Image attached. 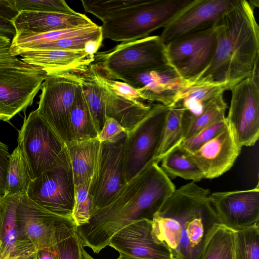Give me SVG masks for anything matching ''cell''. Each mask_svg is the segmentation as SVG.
<instances>
[{
	"label": "cell",
	"mask_w": 259,
	"mask_h": 259,
	"mask_svg": "<svg viewBox=\"0 0 259 259\" xmlns=\"http://www.w3.org/2000/svg\"><path fill=\"white\" fill-rule=\"evenodd\" d=\"M176 188L155 161L127 182L105 207L95 210L88 222L76 228L83 247L98 253L112 237L137 220H152Z\"/></svg>",
	"instance_id": "obj_1"
},
{
	"label": "cell",
	"mask_w": 259,
	"mask_h": 259,
	"mask_svg": "<svg viewBox=\"0 0 259 259\" xmlns=\"http://www.w3.org/2000/svg\"><path fill=\"white\" fill-rule=\"evenodd\" d=\"M257 1L234 0L216 24L215 47L206 67L190 83H217L230 89L250 76L258 64L259 26Z\"/></svg>",
	"instance_id": "obj_2"
},
{
	"label": "cell",
	"mask_w": 259,
	"mask_h": 259,
	"mask_svg": "<svg viewBox=\"0 0 259 259\" xmlns=\"http://www.w3.org/2000/svg\"><path fill=\"white\" fill-rule=\"evenodd\" d=\"M193 0H143L122 9L106 19L102 36L115 41H130L149 36L166 26Z\"/></svg>",
	"instance_id": "obj_3"
},
{
	"label": "cell",
	"mask_w": 259,
	"mask_h": 259,
	"mask_svg": "<svg viewBox=\"0 0 259 259\" xmlns=\"http://www.w3.org/2000/svg\"><path fill=\"white\" fill-rule=\"evenodd\" d=\"M94 67L104 76L120 79L143 72L170 67L165 46L159 35L122 42L94 55Z\"/></svg>",
	"instance_id": "obj_4"
},
{
	"label": "cell",
	"mask_w": 259,
	"mask_h": 259,
	"mask_svg": "<svg viewBox=\"0 0 259 259\" xmlns=\"http://www.w3.org/2000/svg\"><path fill=\"white\" fill-rule=\"evenodd\" d=\"M17 142L32 180L53 168L67 153L65 143L37 109L24 119Z\"/></svg>",
	"instance_id": "obj_5"
},
{
	"label": "cell",
	"mask_w": 259,
	"mask_h": 259,
	"mask_svg": "<svg viewBox=\"0 0 259 259\" xmlns=\"http://www.w3.org/2000/svg\"><path fill=\"white\" fill-rule=\"evenodd\" d=\"M169 108L161 104H151L147 115L133 129L126 132L124 146L126 183L154 161Z\"/></svg>",
	"instance_id": "obj_6"
},
{
	"label": "cell",
	"mask_w": 259,
	"mask_h": 259,
	"mask_svg": "<svg viewBox=\"0 0 259 259\" xmlns=\"http://www.w3.org/2000/svg\"><path fill=\"white\" fill-rule=\"evenodd\" d=\"M16 220L22 237L31 243L35 251L50 250L70 230L76 228L72 219L46 209L26 194L20 197Z\"/></svg>",
	"instance_id": "obj_7"
},
{
	"label": "cell",
	"mask_w": 259,
	"mask_h": 259,
	"mask_svg": "<svg viewBox=\"0 0 259 259\" xmlns=\"http://www.w3.org/2000/svg\"><path fill=\"white\" fill-rule=\"evenodd\" d=\"M26 195L46 209L72 219L75 184L67 150L53 168L32 180Z\"/></svg>",
	"instance_id": "obj_8"
},
{
	"label": "cell",
	"mask_w": 259,
	"mask_h": 259,
	"mask_svg": "<svg viewBox=\"0 0 259 259\" xmlns=\"http://www.w3.org/2000/svg\"><path fill=\"white\" fill-rule=\"evenodd\" d=\"M228 125L239 145L253 146L259 137V71L257 64L251 75L230 90Z\"/></svg>",
	"instance_id": "obj_9"
},
{
	"label": "cell",
	"mask_w": 259,
	"mask_h": 259,
	"mask_svg": "<svg viewBox=\"0 0 259 259\" xmlns=\"http://www.w3.org/2000/svg\"><path fill=\"white\" fill-rule=\"evenodd\" d=\"M74 72L47 76L42 82L37 109L65 142L71 141L69 116L79 82Z\"/></svg>",
	"instance_id": "obj_10"
},
{
	"label": "cell",
	"mask_w": 259,
	"mask_h": 259,
	"mask_svg": "<svg viewBox=\"0 0 259 259\" xmlns=\"http://www.w3.org/2000/svg\"><path fill=\"white\" fill-rule=\"evenodd\" d=\"M126 132L101 142L96 174L89 187L93 212L108 205L125 185L124 146Z\"/></svg>",
	"instance_id": "obj_11"
},
{
	"label": "cell",
	"mask_w": 259,
	"mask_h": 259,
	"mask_svg": "<svg viewBox=\"0 0 259 259\" xmlns=\"http://www.w3.org/2000/svg\"><path fill=\"white\" fill-rule=\"evenodd\" d=\"M45 78L41 70L28 64L0 67V120L8 121L31 106Z\"/></svg>",
	"instance_id": "obj_12"
},
{
	"label": "cell",
	"mask_w": 259,
	"mask_h": 259,
	"mask_svg": "<svg viewBox=\"0 0 259 259\" xmlns=\"http://www.w3.org/2000/svg\"><path fill=\"white\" fill-rule=\"evenodd\" d=\"M216 24L165 45L169 65L185 80L194 77L210 62L215 47Z\"/></svg>",
	"instance_id": "obj_13"
},
{
	"label": "cell",
	"mask_w": 259,
	"mask_h": 259,
	"mask_svg": "<svg viewBox=\"0 0 259 259\" xmlns=\"http://www.w3.org/2000/svg\"><path fill=\"white\" fill-rule=\"evenodd\" d=\"M209 199L220 223L235 230L258 225V183L251 189L211 193Z\"/></svg>",
	"instance_id": "obj_14"
},
{
	"label": "cell",
	"mask_w": 259,
	"mask_h": 259,
	"mask_svg": "<svg viewBox=\"0 0 259 259\" xmlns=\"http://www.w3.org/2000/svg\"><path fill=\"white\" fill-rule=\"evenodd\" d=\"M234 0H193L163 30L164 45L213 26Z\"/></svg>",
	"instance_id": "obj_15"
},
{
	"label": "cell",
	"mask_w": 259,
	"mask_h": 259,
	"mask_svg": "<svg viewBox=\"0 0 259 259\" xmlns=\"http://www.w3.org/2000/svg\"><path fill=\"white\" fill-rule=\"evenodd\" d=\"M118 252L147 259H175L164 245L156 242L152 235V220L135 221L116 232L109 245Z\"/></svg>",
	"instance_id": "obj_16"
},
{
	"label": "cell",
	"mask_w": 259,
	"mask_h": 259,
	"mask_svg": "<svg viewBox=\"0 0 259 259\" xmlns=\"http://www.w3.org/2000/svg\"><path fill=\"white\" fill-rule=\"evenodd\" d=\"M241 148L228 125L198 149L188 153L203 174L204 179H213L232 167Z\"/></svg>",
	"instance_id": "obj_17"
},
{
	"label": "cell",
	"mask_w": 259,
	"mask_h": 259,
	"mask_svg": "<svg viewBox=\"0 0 259 259\" xmlns=\"http://www.w3.org/2000/svg\"><path fill=\"white\" fill-rule=\"evenodd\" d=\"M122 80L136 89L144 101L167 106L174 103L179 91L188 84L171 66L131 75Z\"/></svg>",
	"instance_id": "obj_18"
},
{
	"label": "cell",
	"mask_w": 259,
	"mask_h": 259,
	"mask_svg": "<svg viewBox=\"0 0 259 259\" xmlns=\"http://www.w3.org/2000/svg\"><path fill=\"white\" fill-rule=\"evenodd\" d=\"M21 60L41 70L46 77L83 71L93 63L94 56L82 50H34L19 54Z\"/></svg>",
	"instance_id": "obj_19"
},
{
	"label": "cell",
	"mask_w": 259,
	"mask_h": 259,
	"mask_svg": "<svg viewBox=\"0 0 259 259\" xmlns=\"http://www.w3.org/2000/svg\"><path fill=\"white\" fill-rule=\"evenodd\" d=\"M16 33L30 35L95 25L85 14L21 11L12 21Z\"/></svg>",
	"instance_id": "obj_20"
},
{
	"label": "cell",
	"mask_w": 259,
	"mask_h": 259,
	"mask_svg": "<svg viewBox=\"0 0 259 259\" xmlns=\"http://www.w3.org/2000/svg\"><path fill=\"white\" fill-rule=\"evenodd\" d=\"M21 195L0 196V257L11 259L24 254L36 252L31 243L20 234L16 209Z\"/></svg>",
	"instance_id": "obj_21"
},
{
	"label": "cell",
	"mask_w": 259,
	"mask_h": 259,
	"mask_svg": "<svg viewBox=\"0 0 259 259\" xmlns=\"http://www.w3.org/2000/svg\"><path fill=\"white\" fill-rule=\"evenodd\" d=\"M70 159L75 186L91 184L96 174L101 142L97 138L65 143Z\"/></svg>",
	"instance_id": "obj_22"
},
{
	"label": "cell",
	"mask_w": 259,
	"mask_h": 259,
	"mask_svg": "<svg viewBox=\"0 0 259 259\" xmlns=\"http://www.w3.org/2000/svg\"><path fill=\"white\" fill-rule=\"evenodd\" d=\"M100 87L104 102L105 116L115 119L126 132L136 126L151 109V104L134 102L118 97Z\"/></svg>",
	"instance_id": "obj_23"
},
{
	"label": "cell",
	"mask_w": 259,
	"mask_h": 259,
	"mask_svg": "<svg viewBox=\"0 0 259 259\" xmlns=\"http://www.w3.org/2000/svg\"><path fill=\"white\" fill-rule=\"evenodd\" d=\"M198 259H237L236 230L219 222L208 228Z\"/></svg>",
	"instance_id": "obj_24"
},
{
	"label": "cell",
	"mask_w": 259,
	"mask_h": 259,
	"mask_svg": "<svg viewBox=\"0 0 259 259\" xmlns=\"http://www.w3.org/2000/svg\"><path fill=\"white\" fill-rule=\"evenodd\" d=\"M227 90V87L217 83H190L178 93L174 103L169 107L184 109V114L197 116L203 110L205 105L215 97Z\"/></svg>",
	"instance_id": "obj_25"
},
{
	"label": "cell",
	"mask_w": 259,
	"mask_h": 259,
	"mask_svg": "<svg viewBox=\"0 0 259 259\" xmlns=\"http://www.w3.org/2000/svg\"><path fill=\"white\" fill-rule=\"evenodd\" d=\"M91 64L86 70L74 72V74L80 83L83 97L99 134L104 124L105 106L101 89L94 78Z\"/></svg>",
	"instance_id": "obj_26"
},
{
	"label": "cell",
	"mask_w": 259,
	"mask_h": 259,
	"mask_svg": "<svg viewBox=\"0 0 259 259\" xmlns=\"http://www.w3.org/2000/svg\"><path fill=\"white\" fill-rule=\"evenodd\" d=\"M100 27L96 24L75 28L58 30L37 34L25 35L16 33L11 41V54L17 57L23 51L32 50L35 46L62 38L84 35Z\"/></svg>",
	"instance_id": "obj_27"
},
{
	"label": "cell",
	"mask_w": 259,
	"mask_h": 259,
	"mask_svg": "<svg viewBox=\"0 0 259 259\" xmlns=\"http://www.w3.org/2000/svg\"><path fill=\"white\" fill-rule=\"evenodd\" d=\"M69 128L71 141L88 140L97 138L98 135L80 83L70 112Z\"/></svg>",
	"instance_id": "obj_28"
},
{
	"label": "cell",
	"mask_w": 259,
	"mask_h": 259,
	"mask_svg": "<svg viewBox=\"0 0 259 259\" xmlns=\"http://www.w3.org/2000/svg\"><path fill=\"white\" fill-rule=\"evenodd\" d=\"M227 105L223 98V93L220 94L204 106L203 111L197 116H188L183 114L182 124L184 140H186L204 128L225 118Z\"/></svg>",
	"instance_id": "obj_29"
},
{
	"label": "cell",
	"mask_w": 259,
	"mask_h": 259,
	"mask_svg": "<svg viewBox=\"0 0 259 259\" xmlns=\"http://www.w3.org/2000/svg\"><path fill=\"white\" fill-rule=\"evenodd\" d=\"M160 167L169 178L180 177L192 182L204 179L203 174L189 154L179 145L161 160Z\"/></svg>",
	"instance_id": "obj_30"
},
{
	"label": "cell",
	"mask_w": 259,
	"mask_h": 259,
	"mask_svg": "<svg viewBox=\"0 0 259 259\" xmlns=\"http://www.w3.org/2000/svg\"><path fill=\"white\" fill-rule=\"evenodd\" d=\"M32 180L26 162L17 146L9 156L4 195L26 194Z\"/></svg>",
	"instance_id": "obj_31"
},
{
	"label": "cell",
	"mask_w": 259,
	"mask_h": 259,
	"mask_svg": "<svg viewBox=\"0 0 259 259\" xmlns=\"http://www.w3.org/2000/svg\"><path fill=\"white\" fill-rule=\"evenodd\" d=\"M152 232L155 240L165 245L175 259L179 258L183 228L174 218L156 212L152 219Z\"/></svg>",
	"instance_id": "obj_32"
},
{
	"label": "cell",
	"mask_w": 259,
	"mask_h": 259,
	"mask_svg": "<svg viewBox=\"0 0 259 259\" xmlns=\"http://www.w3.org/2000/svg\"><path fill=\"white\" fill-rule=\"evenodd\" d=\"M184 109L171 107L167 112L161 142L154 161L158 163L184 140L182 118Z\"/></svg>",
	"instance_id": "obj_33"
},
{
	"label": "cell",
	"mask_w": 259,
	"mask_h": 259,
	"mask_svg": "<svg viewBox=\"0 0 259 259\" xmlns=\"http://www.w3.org/2000/svg\"><path fill=\"white\" fill-rule=\"evenodd\" d=\"M237 259H259L258 225L236 230Z\"/></svg>",
	"instance_id": "obj_34"
},
{
	"label": "cell",
	"mask_w": 259,
	"mask_h": 259,
	"mask_svg": "<svg viewBox=\"0 0 259 259\" xmlns=\"http://www.w3.org/2000/svg\"><path fill=\"white\" fill-rule=\"evenodd\" d=\"M89 183L75 186V199L72 218L76 228L88 222L93 212V197Z\"/></svg>",
	"instance_id": "obj_35"
},
{
	"label": "cell",
	"mask_w": 259,
	"mask_h": 259,
	"mask_svg": "<svg viewBox=\"0 0 259 259\" xmlns=\"http://www.w3.org/2000/svg\"><path fill=\"white\" fill-rule=\"evenodd\" d=\"M143 0L81 1L84 11L95 16L102 22L114 13L141 3Z\"/></svg>",
	"instance_id": "obj_36"
},
{
	"label": "cell",
	"mask_w": 259,
	"mask_h": 259,
	"mask_svg": "<svg viewBox=\"0 0 259 259\" xmlns=\"http://www.w3.org/2000/svg\"><path fill=\"white\" fill-rule=\"evenodd\" d=\"M93 75L99 85L115 95L129 101L139 103L144 102L137 90L123 82L110 79L102 74L91 64Z\"/></svg>",
	"instance_id": "obj_37"
},
{
	"label": "cell",
	"mask_w": 259,
	"mask_h": 259,
	"mask_svg": "<svg viewBox=\"0 0 259 259\" xmlns=\"http://www.w3.org/2000/svg\"><path fill=\"white\" fill-rule=\"evenodd\" d=\"M82 247L80 238L74 228L50 250L53 252L55 259H81Z\"/></svg>",
	"instance_id": "obj_38"
},
{
	"label": "cell",
	"mask_w": 259,
	"mask_h": 259,
	"mask_svg": "<svg viewBox=\"0 0 259 259\" xmlns=\"http://www.w3.org/2000/svg\"><path fill=\"white\" fill-rule=\"evenodd\" d=\"M17 9L21 11L52 12L76 14L64 0L15 1Z\"/></svg>",
	"instance_id": "obj_39"
},
{
	"label": "cell",
	"mask_w": 259,
	"mask_h": 259,
	"mask_svg": "<svg viewBox=\"0 0 259 259\" xmlns=\"http://www.w3.org/2000/svg\"><path fill=\"white\" fill-rule=\"evenodd\" d=\"M228 125L226 117L204 128L191 137L183 140L179 146L188 153H192L208 142Z\"/></svg>",
	"instance_id": "obj_40"
},
{
	"label": "cell",
	"mask_w": 259,
	"mask_h": 259,
	"mask_svg": "<svg viewBox=\"0 0 259 259\" xmlns=\"http://www.w3.org/2000/svg\"><path fill=\"white\" fill-rule=\"evenodd\" d=\"M12 40L0 34V67H19L27 64L10 51Z\"/></svg>",
	"instance_id": "obj_41"
},
{
	"label": "cell",
	"mask_w": 259,
	"mask_h": 259,
	"mask_svg": "<svg viewBox=\"0 0 259 259\" xmlns=\"http://www.w3.org/2000/svg\"><path fill=\"white\" fill-rule=\"evenodd\" d=\"M123 132H126L125 129L115 119L105 116L103 127L97 138L102 142L112 139Z\"/></svg>",
	"instance_id": "obj_42"
},
{
	"label": "cell",
	"mask_w": 259,
	"mask_h": 259,
	"mask_svg": "<svg viewBox=\"0 0 259 259\" xmlns=\"http://www.w3.org/2000/svg\"><path fill=\"white\" fill-rule=\"evenodd\" d=\"M10 155L8 146L0 141V196L4 195Z\"/></svg>",
	"instance_id": "obj_43"
},
{
	"label": "cell",
	"mask_w": 259,
	"mask_h": 259,
	"mask_svg": "<svg viewBox=\"0 0 259 259\" xmlns=\"http://www.w3.org/2000/svg\"><path fill=\"white\" fill-rule=\"evenodd\" d=\"M19 13L15 0H0V18L12 22Z\"/></svg>",
	"instance_id": "obj_44"
},
{
	"label": "cell",
	"mask_w": 259,
	"mask_h": 259,
	"mask_svg": "<svg viewBox=\"0 0 259 259\" xmlns=\"http://www.w3.org/2000/svg\"><path fill=\"white\" fill-rule=\"evenodd\" d=\"M0 34L12 40L16 34V30L12 22L0 18Z\"/></svg>",
	"instance_id": "obj_45"
},
{
	"label": "cell",
	"mask_w": 259,
	"mask_h": 259,
	"mask_svg": "<svg viewBox=\"0 0 259 259\" xmlns=\"http://www.w3.org/2000/svg\"><path fill=\"white\" fill-rule=\"evenodd\" d=\"M103 39L104 38L101 35L97 39L88 41L84 45V50L85 52L88 54L94 56L101 46Z\"/></svg>",
	"instance_id": "obj_46"
},
{
	"label": "cell",
	"mask_w": 259,
	"mask_h": 259,
	"mask_svg": "<svg viewBox=\"0 0 259 259\" xmlns=\"http://www.w3.org/2000/svg\"><path fill=\"white\" fill-rule=\"evenodd\" d=\"M36 259H55L53 252L49 250L42 249L35 252Z\"/></svg>",
	"instance_id": "obj_47"
},
{
	"label": "cell",
	"mask_w": 259,
	"mask_h": 259,
	"mask_svg": "<svg viewBox=\"0 0 259 259\" xmlns=\"http://www.w3.org/2000/svg\"><path fill=\"white\" fill-rule=\"evenodd\" d=\"M119 256L115 259H147L128 255L121 252H118Z\"/></svg>",
	"instance_id": "obj_48"
},
{
	"label": "cell",
	"mask_w": 259,
	"mask_h": 259,
	"mask_svg": "<svg viewBox=\"0 0 259 259\" xmlns=\"http://www.w3.org/2000/svg\"><path fill=\"white\" fill-rule=\"evenodd\" d=\"M81 259H95L92 257L83 247L81 249Z\"/></svg>",
	"instance_id": "obj_49"
},
{
	"label": "cell",
	"mask_w": 259,
	"mask_h": 259,
	"mask_svg": "<svg viewBox=\"0 0 259 259\" xmlns=\"http://www.w3.org/2000/svg\"><path fill=\"white\" fill-rule=\"evenodd\" d=\"M32 254H24L15 256L11 259H28Z\"/></svg>",
	"instance_id": "obj_50"
},
{
	"label": "cell",
	"mask_w": 259,
	"mask_h": 259,
	"mask_svg": "<svg viewBox=\"0 0 259 259\" xmlns=\"http://www.w3.org/2000/svg\"><path fill=\"white\" fill-rule=\"evenodd\" d=\"M28 259H36L35 257V252L33 253L29 257Z\"/></svg>",
	"instance_id": "obj_51"
}]
</instances>
